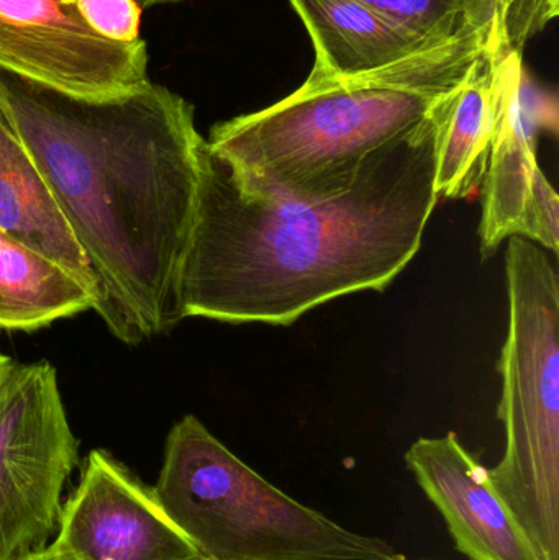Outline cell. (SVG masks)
<instances>
[{
  "instance_id": "11",
  "label": "cell",
  "mask_w": 559,
  "mask_h": 560,
  "mask_svg": "<svg viewBox=\"0 0 559 560\" xmlns=\"http://www.w3.org/2000/svg\"><path fill=\"white\" fill-rule=\"evenodd\" d=\"M0 232L58 265L98 299L84 253L35 161L0 112ZM97 305V302H95ZM95 308V306H94Z\"/></svg>"
},
{
  "instance_id": "5",
  "label": "cell",
  "mask_w": 559,
  "mask_h": 560,
  "mask_svg": "<svg viewBox=\"0 0 559 560\" xmlns=\"http://www.w3.org/2000/svg\"><path fill=\"white\" fill-rule=\"evenodd\" d=\"M508 242L509 332L498 365L505 450L489 480L541 560H559V275L537 243Z\"/></svg>"
},
{
  "instance_id": "6",
  "label": "cell",
  "mask_w": 559,
  "mask_h": 560,
  "mask_svg": "<svg viewBox=\"0 0 559 560\" xmlns=\"http://www.w3.org/2000/svg\"><path fill=\"white\" fill-rule=\"evenodd\" d=\"M78 447L55 368L13 362L0 384V560L48 546Z\"/></svg>"
},
{
  "instance_id": "7",
  "label": "cell",
  "mask_w": 559,
  "mask_h": 560,
  "mask_svg": "<svg viewBox=\"0 0 559 560\" xmlns=\"http://www.w3.org/2000/svg\"><path fill=\"white\" fill-rule=\"evenodd\" d=\"M143 38L92 32L62 0H0V71L82 98H110L150 81Z\"/></svg>"
},
{
  "instance_id": "13",
  "label": "cell",
  "mask_w": 559,
  "mask_h": 560,
  "mask_svg": "<svg viewBox=\"0 0 559 560\" xmlns=\"http://www.w3.org/2000/svg\"><path fill=\"white\" fill-rule=\"evenodd\" d=\"M496 55L491 43L440 105L435 167L440 199L481 194L494 124Z\"/></svg>"
},
{
  "instance_id": "18",
  "label": "cell",
  "mask_w": 559,
  "mask_h": 560,
  "mask_svg": "<svg viewBox=\"0 0 559 560\" xmlns=\"http://www.w3.org/2000/svg\"><path fill=\"white\" fill-rule=\"evenodd\" d=\"M20 560H79L71 551L65 548L61 542L55 541L33 555Z\"/></svg>"
},
{
  "instance_id": "14",
  "label": "cell",
  "mask_w": 559,
  "mask_h": 560,
  "mask_svg": "<svg viewBox=\"0 0 559 560\" xmlns=\"http://www.w3.org/2000/svg\"><path fill=\"white\" fill-rule=\"evenodd\" d=\"M95 302L65 269L0 232V329L36 331Z\"/></svg>"
},
{
  "instance_id": "23",
  "label": "cell",
  "mask_w": 559,
  "mask_h": 560,
  "mask_svg": "<svg viewBox=\"0 0 559 560\" xmlns=\"http://www.w3.org/2000/svg\"><path fill=\"white\" fill-rule=\"evenodd\" d=\"M404 560H409V559H404ZM417 560H433V559H417Z\"/></svg>"
},
{
  "instance_id": "1",
  "label": "cell",
  "mask_w": 559,
  "mask_h": 560,
  "mask_svg": "<svg viewBox=\"0 0 559 560\" xmlns=\"http://www.w3.org/2000/svg\"><path fill=\"white\" fill-rule=\"evenodd\" d=\"M0 112L84 253L112 335L137 346L174 328L206 148L193 105L151 79L82 98L0 71Z\"/></svg>"
},
{
  "instance_id": "3",
  "label": "cell",
  "mask_w": 559,
  "mask_h": 560,
  "mask_svg": "<svg viewBox=\"0 0 559 560\" xmlns=\"http://www.w3.org/2000/svg\"><path fill=\"white\" fill-rule=\"evenodd\" d=\"M492 43V22L370 74L307 81L271 107L217 124L207 147L265 192H343L373 154L432 117Z\"/></svg>"
},
{
  "instance_id": "16",
  "label": "cell",
  "mask_w": 559,
  "mask_h": 560,
  "mask_svg": "<svg viewBox=\"0 0 559 560\" xmlns=\"http://www.w3.org/2000/svg\"><path fill=\"white\" fill-rule=\"evenodd\" d=\"M492 45L498 51H521L532 36L540 33L555 16L558 7L548 0H492Z\"/></svg>"
},
{
  "instance_id": "21",
  "label": "cell",
  "mask_w": 559,
  "mask_h": 560,
  "mask_svg": "<svg viewBox=\"0 0 559 560\" xmlns=\"http://www.w3.org/2000/svg\"><path fill=\"white\" fill-rule=\"evenodd\" d=\"M548 2H550L551 5L558 7L559 9V0H548Z\"/></svg>"
},
{
  "instance_id": "20",
  "label": "cell",
  "mask_w": 559,
  "mask_h": 560,
  "mask_svg": "<svg viewBox=\"0 0 559 560\" xmlns=\"http://www.w3.org/2000/svg\"><path fill=\"white\" fill-rule=\"evenodd\" d=\"M13 361L7 355L0 354V384H2L3 377H5L9 369L12 368Z\"/></svg>"
},
{
  "instance_id": "2",
  "label": "cell",
  "mask_w": 559,
  "mask_h": 560,
  "mask_svg": "<svg viewBox=\"0 0 559 560\" xmlns=\"http://www.w3.org/2000/svg\"><path fill=\"white\" fill-rule=\"evenodd\" d=\"M440 105L331 196H279L246 186L206 140L177 276L183 319L289 326L340 296L386 290L420 252L440 200Z\"/></svg>"
},
{
  "instance_id": "17",
  "label": "cell",
  "mask_w": 559,
  "mask_h": 560,
  "mask_svg": "<svg viewBox=\"0 0 559 560\" xmlns=\"http://www.w3.org/2000/svg\"><path fill=\"white\" fill-rule=\"evenodd\" d=\"M97 35L118 43L140 39L141 13L137 0H62Z\"/></svg>"
},
{
  "instance_id": "15",
  "label": "cell",
  "mask_w": 559,
  "mask_h": 560,
  "mask_svg": "<svg viewBox=\"0 0 559 560\" xmlns=\"http://www.w3.org/2000/svg\"><path fill=\"white\" fill-rule=\"evenodd\" d=\"M426 45H440L494 22L492 0H360Z\"/></svg>"
},
{
  "instance_id": "22",
  "label": "cell",
  "mask_w": 559,
  "mask_h": 560,
  "mask_svg": "<svg viewBox=\"0 0 559 560\" xmlns=\"http://www.w3.org/2000/svg\"><path fill=\"white\" fill-rule=\"evenodd\" d=\"M189 560H210V559H206V558H196V559H189Z\"/></svg>"
},
{
  "instance_id": "8",
  "label": "cell",
  "mask_w": 559,
  "mask_h": 560,
  "mask_svg": "<svg viewBox=\"0 0 559 560\" xmlns=\"http://www.w3.org/2000/svg\"><path fill=\"white\" fill-rule=\"evenodd\" d=\"M548 120L534 114L531 82L522 52L496 55L494 124L488 170L482 180L481 253L494 255L521 236L557 255L559 199L538 166L537 133Z\"/></svg>"
},
{
  "instance_id": "19",
  "label": "cell",
  "mask_w": 559,
  "mask_h": 560,
  "mask_svg": "<svg viewBox=\"0 0 559 560\" xmlns=\"http://www.w3.org/2000/svg\"><path fill=\"white\" fill-rule=\"evenodd\" d=\"M141 9H150V7L167 5V3L183 2V0H137Z\"/></svg>"
},
{
  "instance_id": "9",
  "label": "cell",
  "mask_w": 559,
  "mask_h": 560,
  "mask_svg": "<svg viewBox=\"0 0 559 560\" xmlns=\"http://www.w3.org/2000/svg\"><path fill=\"white\" fill-rule=\"evenodd\" d=\"M58 523L56 541L79 560L200 558L154 490L101 450L89 453Z\"/></svg>"
},
{
  "instance_id": "4",
  "label": "cell",
  "mask_w": 559,
  "mask_h": 560,
  "mask_svg": "<svg viewBox=\"0 0 559 560\" xmlns=\"http://www.w3.org/2000/svg\"><path fill=\"white\" fill-rule=\"evenodd\" d=\"M153 490L200 558L406 559L384 539L350 532L276 489L194 415L171 428Z\"/></svg>"
},
{
  "instance_id": "12",
  "label": "cell",
  "mask_w": 559,
  "mask_h": 560,
  "mask_svg": "<svg viewBox=\"0 0 559 560\" xmlns=\"http://www.w3.org/2000/svg\"><path fill=\"white\" fill-rule=\"evenodd\" d=\"M289 2L314 43L315 65L311 71L314 75L370 74L436 46L407 35L360 0Z\"/></svg>"
},
{
  "instance_id": "10",
  "label": "cell",
  "mask_w": 559,
  "mask_h": 560,
  "mask_svg": "<svg viewBox=\"0 0 559 560\" xmlns=\"http://www.w3.org/2000/svg\"><path fill=\"white\" fill-rule=\"evenodd\" d=\"M407 469L445 520L456 551L469 560H541L482 466L458 434L419 438L407 450Z\"/></svg>"
}]
</instances>
